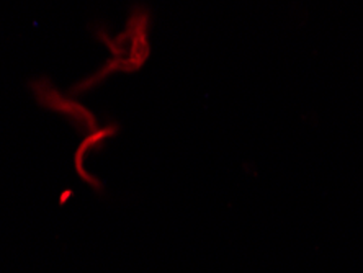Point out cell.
<instances>
[{"label": "cell", "mask_w": 363, "mask_h": 273, "mask_svg": "<svg viewBox=\"0 0 363 273\" xmlns=\"http://www.w3.org/2000/svg\"><path fill=\"white\" fill-rule=\"evenodd\" d=\"M151 26L152 15L146 5H135L120 33L111 36L101 26L94 28V36L104 43L110 57L89 76L79 80L69 89V95L77 97L97 89L115 74H135L146 66L151 57Z\"/></svg>", "instance_id": "obj_1"}, {"label": "cell", "mask_w": 363, "mask_h": 273, "mask_svg": "<svg viewBox=\"0 0 363 273\" xmlns=\"http://www.w3.org/2000/svg\"><path fill=\"white\" fill-rule=\"evenodd\" d=\"M28 87L35 101L43 110L66 118L69 125H72L74 130L81 135L87 136L100 128L99 118L89 106L74 99L72 95L61 92L57 85L48 76L30 80Z\"/></svg>", "instance_id": "obj_2"}, {"label": "cell", "mask_w": 363, "mask_h": 273, "mask_svg": "<svg viewBox=\"0 0 363 273\" xmlns=\"http://www.w3.org/2000/svg\"><path fill=\"white\" fill-rule=\"evenodd\" d=\"M120 133V125L118 123H108L106 126H100L97 131L90 133V135L85 136L81 144H79L76 152H74V167H76V172L79 177L87 184L94 186H100V182L95 179V177L90 175L87 170H85V159L90 156V152H99L105 147V143L118 136Z\"/></svg>", "instance_id": "obj_3"}]
</instances>
